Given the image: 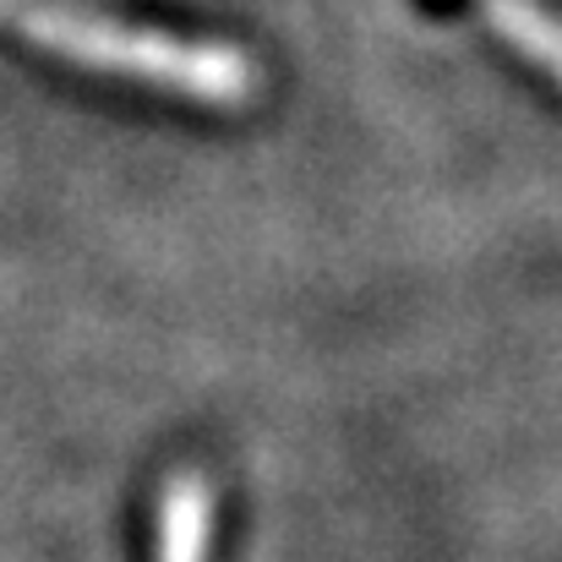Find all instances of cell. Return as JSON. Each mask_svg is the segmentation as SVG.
Wrapping results in <instances>:
<instances>
[{
  "instance_id": "cell-1",
  "label": "cell",
  "mask_w": 562,
  "mask_h": 562,
  "mask_svg": "<svg viewBox=\"0 0 562 562\" xmlns=\"http://www.w3.org/2000/svg\"><path fill=\"white\" fill-rule=\"evenodd\" d=\"M0 27L49 60H66L88 77H110L126 88H148L191 110H251L268 88L257 55H246L229 38L126 22L71 0H0Z\"/></svg>"
},
{
  "instance_id": "cell-2",
  "label": "cell",
  "mask_w": 562,
  "mask_h": 562,
  "mask_svg": "<svg viewBox=\"0 0 562 562\" xmlns=\"http://www.w3.org/2000/svg\"><path fill=\"white\" fill-rule=\"evenodd\" d=\"M213 547H218V486L207 470L181 464L154 492L148 562H213Z\"/></svg>"
},
{
  "instance_id": "cell-3",
  "label": "cell",
  "mask_w": 562,
  "mask_h": 562,
  "mask_svg": "<svg viewBox=\"0 0 562 562\" xmlns=\"http://www.w3.org/2000/svg\"><path fill=\"white\" fill-rule=\"evenodd\" d=\"M481 16L508 49H519L541 77L562 88V22L552 11H541L536 0H481Z\"/></svg>"
}]
</instances>
